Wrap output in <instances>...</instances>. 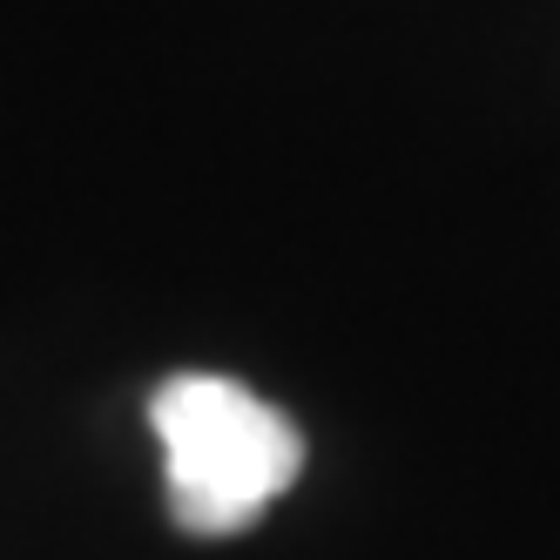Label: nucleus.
Segmentation results:
<instances>
[{
  "label": "nucleus",
  "instance_id": "nucleus-1",
  "mask_svg": "<svg viewBox=\"0 0 560 560\" xmlns=\"http://www.w3.org/2000/svg\"><path fill=\"white\" fill-rule=\"evenodd\" d=\"M149 425L163 439L170 520L196 540L244 534L304 472V432L223 372H176L155 385Z\"/></svg>",
  "mask_w": 560,
  "mask_h": 560
}]
</instances>
